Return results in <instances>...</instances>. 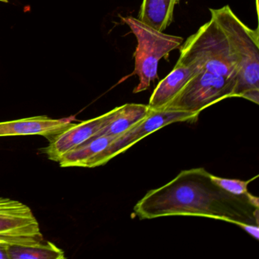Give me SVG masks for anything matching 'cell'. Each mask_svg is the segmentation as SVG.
<instances>
[{
  "mask_svg": "<svg viewBox=\"0 0 259 259\" xmlns=\"http://www.w3.org/2000/svg\"><path fill=\"white\" fill-rule=\"evenodd\" d=\"M134 213L140 220L193 216L237 226L258 225L259 200L251 193H229L212 182L204 168H194L181 171L169 183L147 192L135 205Z\"/></svg>",
  "mask_w": 259,
  "mask_h": 259,
  "instance_id": "6da1fadb",
  "label": "cell"
},
{
  "mask_svg": "<svg viewBox=\"0 0 259 259\" xmlns=\"http://www.w3.org/2000/svg\"><path fill=\"white\" fill-rule=\"evenodd\" d=\"M187 40L201 58V69L162 110L200 114L216 103L235 98L237 67L224 34L212 18Z\"/></svg>",
  "mask_w": 259,
  "mask_h": 259,
  "instance_id": "7a4b0ae2",
  "label": "cell"
},
{
  "mask_svg": "<svg viewBox=\"0 0 259 259\" xmlns=\"http://www.w3.org/2000/svg\"><path fill=\"white\" fill-rule=\"evenodd\" d=\"M227 40L229 50L237 67L235 98L259 104L258 31L248 28L229 6L210 10Z\"/></svg>",
  "mask_w": 259,
  "mask_h": 259,
  "instance_id": "3957f363",
  "label": "cell"
},
{
  "mask_svg": "<svg viewBox=\"0 0 259 259\" xmlns=\"http://www.w3.org/2000/svg\"><path fill=\"white\" fill-rule=\"evenodd\" d=\"M137 39L135 52V71L139 83L133 93L147 90L157 77L158 63L162 58L183 44V37L164 34L134 17H122Z\"/></svg>",
  "mask_w": 259,
  "mask_h": 259,
  "instance_id": "277c9868",
  "label": "cell"
},
{
  "mask_svg": "<svg viewBox=\"0 0 259 259\" xmlns=\"http://www.w3.org/2000/svg\"><path fill=\"white\" fill-rule=\"evenodd\" d=\"M151 110V109H150ZM199 113L182 110H151L148 116L138 122L128 131L116 138L104 151L95 156L88 163L86 168H94L102 166L110 161L113 157L125 152L133 145L145 139L157 130L179 122H194L196 121Z\"/></svg>",
  "mask_w": 259,
  "mask_h": 259,
  "instance_id": "5b68a950",
  "label": "cell"
},
{
  "mask_svg": "<svg viewBox=\"0 0 259 259\" xmlns=\"http://www.w3.org/2000/svg\"><path fill=\"white\" fill-rule=\"evenodd\" d=\"M44 241L38 221L27 204L11 198H0V242L34 245Z\"/></svg>",
  "mask_w": 259,
  "mask_h": 259,
  "instance_id": "8992f818",
  "label": "cell"
},
{
  "mask_svg": "<svg viewBox=\"0 0 259 259\" xmlns=\"http://www.w3.org/2000/svg\"><path fill=\"white\" fill-rule=\"evenodd\" d=\"M201 58L188 40L180 49V58L175 67L154 89L148 107L152 110H160L170 102L199 72Z\"/></svg>",
  "mask_w": 259,
  "mask_h": 259,
  "instance_id": "52a82bcc",
  "label": "cell"
},
{
  "mask_svg": "<svg viewBox=\"0 0 259 259\" xmlns=\"http://www.w3.org/2000/svg\"><path fill=\"white\" fill-rule=\"evenodd\" d=\"M113 113L114 109L94 119L72 124L62 133L50 137V144L44 151L50 160L60 161L65 154L95 136L111 119Z\"/></svg>",
  "mask_w": 259,
  "mask_h": 259,
  "instance_id": "ba28073f",
  "label": "cell"
},
{
  "mask_svg": "<svg viewBox=\"0 0 259 259\" xmlns=\"http://www.w3.org/2000/svg\"><path fill=\"white\" fill-rule=\"evenodd\" d=\"M72 119H51L40 116L0 122V137L39 135L51 137L64 131L72 125Z\"/></svg>",
  "mask_w": 259,
  "mask_h": 259,
  "instance_id": "9c48e42d",
  "label": "cell"
},
{
  "mask_svg": "<svg viewBox=\"0 0 259 259\" xmlns=\"http://www.w3.org/2000/svg\"><path fill=\"white\" fill-rule=\"evenodd\" d=\"M150 112L148 105L144 104H126L116 107L111 119L92 138L101 136L119 137L145 119Z\"/></svg>",
  "mask_w": 259,
  "mask_h": 259,
  "instance_id": "30bf717a",
  "label": "cell"
},
{
  "mask_svg": "<svg viewBox=\"0 0 259 259\" xmlns=\"http://www.w3.org/2000/svg\"><path fill=\"white\" fill-rule=\"evenodd\" d=\"M180 0H143L138 19L163 31L174 20V10Z\"/></svg>",
  "mask_w": 259,
  "mask_h": 259,
  "instance_id": "8fae6325",
  "label": "cell"
},
{
  "mask_svg": "<svg viewBox=\"0 0 259 259\" xmlns=\"http://www.w3.org/2000/svg\"><path fill=\"white\" fill-rule=\"evenodd\" d=\"M115 139L116 138L107 136L92 138L65 154L58 163L62 167H86L89 161L105 150Z\"/></svg>",
  "mask_w": 259,
  "mask_h": 259,
  "instance_id": "7c38bea8",
  "label": "cell"
},
{
  "mask_svg": "<svg viewBox=\"0 0 259 259\" xmlns=\"http://www.w3.org/2000/svg\"><path fill=\"white\" fill-rule=\"evenodd\" d=\"M10 259H64V251L51 242L34 245H10Z\"/></svg>",
  "mask_w": 259,
  "mask_h": 259,
  "instance_id": "4fadbf2b",
  "label": "cell"
},
{
  "mask_svg": "<svg viewBox=\"0 0 259 259\" xmlns=\"http://www.w3.org/2000/svg\"><path fill=\"white\" fill-rule=\"evenodd\" d=\"M257 178V176L248 180H232V179L221 178L210 174L212 182L218 185L220 188L229 193L235 195H248V186L250 183Z\"/></svg>",
  "mask_w": 259,
  "mask_h": 259,
  "instance_id": "5bb4252c",
  "label": "cell"
},
{
  "mask_svg": "<svg viewBox=\"0 0 259 259\" xmlns=\"http://www.w3.org/2000/svg\"><path fill=\"white\" fill-rule=\"evenodd\" d=\"M239 227H240L242 230H245L248 235L252 236L253 238L258 240L259 239V227L258 225L250 224H239Z\"/></svg>",
  "mask_w": 259,
  "mask_h": 259,
  "instance_id": "9a60e30c",
  "label": "cell"
},
{
  "mask_svg": "<svg viewBox=\"0 0 259 259\" xmlns=\"http://www.w3.org/2000/svg\"><path fill=\"white\" fill-rule=\"evenodd\" d=\"M9 245L10 244L0 242V259H10L9 254Z\"/></svg>",
  "mask_w": 259,
  "mask_h": 259,
  "instance_id": "2e32d148",
  "label": "cell"
},
{
  "mask_svg": "<svg viewBox=\"0 0 259 259\" xmlns=\"http://www.w3.org/2000/svg\"><path fill=\"white\" fill-rule=\"evenodd\" d=\"M0 1L4 3H8V0H0Z\"/></svg>",
  "mask_w": 259,
  "mask_h": 259,
  "instance_id": "e0dca14e",
  "label": "cell"
}]
</instances>
